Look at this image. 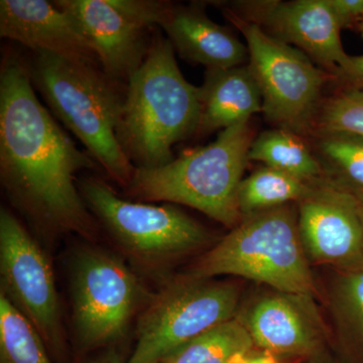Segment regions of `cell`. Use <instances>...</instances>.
Returning a JSON list of instances; mask_svg holds the SVG:
<instances>
[{
  "label": "cell",
  "instance_id": "obj_1",
  "mask_svg": "<svg viewBox=\"0 0 363 363\" xmlns=\"http://www.w3.org/2000/svg\"><path fill=\"white\" fill-rule=\"evenodd\" d=\"M97 169L40 104L28 62L6 52L0 68V179L11 204L44 236L94 240L100 225L76 174Z\"/></svg>",
  "mask_w": 363,
  "mask_h": 363
},
{
  "label": "cell",
  "instance_id": "obj_2",
  "mask_svg": "<svg viewBox=\"0 0 363 363\" xmlns=\"http://www.w3.org/2000/svg\"><path fill=\"white\" fill-rule=\"evenodd\" d=\"M154 28L147 57L126 87L116 138L135 169L161 168L174 161L177 143L195 135L200 87L189 83L173 45Z\"/></svg>",
  "mask_w": 363,
  "mask_h": 363
},
{
  "label": "cell",
  "instance_id": "obj_3",
  "mask_svg": "<svg viewBox=\"0 0 363 363\" xmlns=\"http://www.w3.org/2000/svg\"><path fill=\"white\" fill-rule=\"evenodd\" d=\"M33 88L50 111L84 145L111 181L126 188L135 168L116 138L128 84L100 67L33 52L28 62Z\"/></svg>",
  "mask_w": 363,
  "mask_h": 363
},
{
  "label": "cell",
  "instance_id": "obj_4",
  "mask_svg": "<svg viewBox=\"0 0 363 363\" xmlns=\"http://www.w3.org/2000/svg\"><path fill=\"white\" fill-rule=\"evenodd\" d=\"M255 133L250 121L221 130L204 147L186 150L174 161L152 169H135L124 198L131 201L186 205L234 228L242 220L238 189Z\"/></svg>",
  "mask_w": 363,
  "mask_h": 363
},
{
  "label": "cell",
  "instance_id": "obj_5",
  "mask_svg": "<svg viewBox=\"0 0 363 363\" xmlns=\"http://www.w3.org/2000/svg\"><path fill=\"white\" fill-rule=\"evenodd\" d=\"M293 204L243 217L208 250L189 276H233L272 286L279 293L312 297L316 292Z\"/></svg>",
  "mask_w": 363,
  "mask_h": 363
},
{
  "label": "cell",
  "instance_id": "obj_6",
  "mask_svg": "<svg viewBox=\"0 0 363 363\" xmlns=\"http://www.w3.org/2000/svg\"><path fill=\"white\" fill-rule=\"evenodd\" d=\"M78 189L100 227L143 269H159L212 241L204 226L173 205L125 199L97 176L82 177Z\"/></svg>",
  "mask_w": 363,
  "mask_h": 363
},
{
  "label": "cell",
  "instance_id": "obj_7",
  "mask_svg": "<svg viewBox=\"0 0 363 363\" xmlns=\"http://www.w3.org/2000/svg\"><path fill=\"white\" fill-rule=\"evenodd\" d=\"M222 13L245 37L247 66L259 86L262 113L276 128L307 135L333 76L307 55L267 35L262 28L243 20L226 7Z\"/></svg>",
  "mask_w": 363,
  "mask_h": 363
},
{
  "label": "cell",
  "instance_id": "obj_8",
  "mask_svg": "<svg viewBox=\"0 0 363 363\" xmlns=\"http://www.w3.org/2000/svg\"><path fill=\"white\" fill-rule=\"evenodd\" d=\"M240 289L230 281L188 276L152 297L136 329L128 363H157L184 344L238 315Z\"/></svg>",
  "mask_w": 363,
  "mask_h": 363
},
{
  "label": "cell",
  "instance_id": "obj_9",
  "mask_svg": "<svg viewBox=\"0 0 363 363\" xmlns=\"http://www.w3.org/2000/svg\"><path fill=\"white\" fill-rule=\"evenodd\" d=\"M73 264V323L79 343L95 350L116 342L142 303L140 279L123 260L98 248H82Z\"/></svg>",
  "mask_w": 363,
  "mask_h": 363
},
{
  "label": "cell",
  "instance_id": "obj_10",
  "mask_svg": "<svg viewBox=\"0 0 363 363\" xmlns=\"http://www.w3.org/2000/svg\"><path fill=\"white\" fill-rule=\"evenodd\" d=\"M0 278L4 296L32 323L48 350H64L54 272L44 250L18 217L0 209Z\"/></svg>",
  "mask_w": 363,
  "mask_h": 363
},
{
  "label": "cell",
  "instance_id": "obj_11",
  "mask_svg": "<svg viewBox=\"0 0 363 363\" xmlns=\"http://www.w3.org/2000/svg\"><path fill=\"white\" fill-rule=\"evenodd\" d=\"M54 4L77 23L96 51L102 70L124 84L143 65L152 40L150 30L159 25L166 6L161 0H56Z\"/></svg>",
  "mask_w": 363,
  "mask_h": 363
},
{
  "label": "cell",
  "instance_id": "obj_12",
  "mask_svg": "<svg viewBox=\"0 0 363 363\" xmlns=\"http://www.w3.org/2000/svg\"><path fill=\"white\" fill-rule=\"evenodd\" d=\"M221 6L259 26L274 39L295 45L330 74L348 57L328 0H259L222 2Z\"/></svg>",
  "mask_w": 363,
  "mask_h": 363
},
{
  "label": "cell",
  "instance_id": "obj_13",
  "mask_svg": "<svg viewBox=\"0 0 363 363\" xmlns=\"http://www.w3.org/2000/svg\"><path fill=\"white\" fill-rule=\"evenodd\" d=\"M301 240L310 262L338 269L363 257V218L357 198L322 181L298 203Z\"/></svg>",
  "mask_w": 363,
  "mask_h": 363
},
{
  "label": "cell",
  "instance_id": "obj_14",
  "mask_svg": "<svg viewBox=\"0 0 363 363\" xmlns=\"http://www.w3.org/2000/svg\"><path fill=\"white\" fill-rule=\"evenodd\" d=\"M236 317L247 327L257 350L285 362L308 359L324 348L312 297L276 292L259 298Z\"/></svg>",
  "mask_w": 363,
  "mask_h": 363
},
{
  "label": "cell",
  "instance_id": "obj_15",
  "mask_svg": "<svg viewBox=\"0 0 363 363\" xmlns=\"http://www.w3.org/2000/svg\"><path fill=\"white\" fill-rule=\"evenodd\" d=\"M0 37L20 43L33 52L101 68L96 51L77 23L54 1L1 0Z\"/></svg>",
  "mask_w": 363,
  "mask_h": 363
},
{
  "label": "cell",
  "instance_id": "obj_16",
  "mask_svg": "<svg viewBox=\"0 0 363 363\" xmlns=\"http://www.w3.org/2000/svg\"><path fill=\"white\" fill-rule=\"evenodd\" d=\"M160 28L176 52L191 64L206 69H228L247 65V45L229 30L214 23L200 2L184 6L167 1Z\"/></svg>",
  "mask_w": 363,
  "mask_h": 363
},
{
  "label": "cell",
  "instance_id": "obj_17",
  "mask_svg": "<svg viewBox=\"0 0 363 363\" xmlns=\"http://www.w3.org/2000/svg\"><path fill=\"white\" fill-rule=\"evenodd\" d=\"M200 104L196 136L226 130L262 111V94L247 65L207 69L200 87Z\"/></svg>",
  "mask_w": 363,
  "mask_h": 363
},
{
  "label": "cell",
  "instance_id": "obj_18",
  "mask_svg": "<svg viewBox=\"0 0 363 363\" xmlns=\"http://www.w3.org/2000/svg\"><path fill=\"white\" fill-rule=\"evenodd\" d=\"M250 161L262 162L307 183L324 181L323 169L307 138L293 131L274 128L260 133L250 147Z\"/></svg>",
  "mask_w": 363,
  "mask_h": 363
},
{
  "label": "cell",
  "instance_id": "obj_19",
  "mask_svg": "<svg viewBox=\"0 0 363 363\" xmlns=\"http://www.w3.org/2000/svg\"><path fill=\"white\" fill-rule=\"evenodd\" d=\"M245 324L234 317L167 355L164 363H236L257 350Z\"/></svg>",
  "mask_w": 363,
  "mask_h": 363
},
{
  "label": "cell",
  "instance_id": "obj_20",
  "mask_svg": "<svg viewBox=\"0 0 363 363\" xmlns=\"http://www.w3.org/2000/svg\"><path fill=\"white\" fill-rule=\"evenodd\" d=\"M321 164L324 180L363 197V138L347 133H329L306 138Z\"/></svg>",
  "mask_w": 363,
  "mask_h": 363
},
{
  "label": "cell",
  "instance_id": "obj_21",
  "mask_svg": "<svg viewBox=\"0 0 363 363\" xmlns=\"http://www.w3.org/2000/svg\"><path fill=\"white\" fill-rule=\"evenodd\" d=\"M315 185L264 166L243 179L238 189V204L241 216H248L284 205L302 201Z\"/></svg>",
  "mask_w": 363,
  "mask_h": 363
},
{
  "label": "cell",
  "instance_id": "obj_22",
  "mask_svg": "<svg viewBox=\"0 0 363 363\" xmlns=\"http://www.w3.org/2000/svg\"><path fill=\"white\" fill-rule=\"evenodd\" d=\"M0 363H52L32 323L0 294Z\"/></svg>",
  "mask_w": 363,
  "mask_h": 363
},
{
  "label": "cell",
  "instance_id": "obj_23",
  "mask_svg": "<svg viewBox=\"0 0 363 363\" xmlns=\"http://www.w3.org/2000/svg\"><path fill=\"white\" fill-rule=\"evenodd\" d=\"M329 133L363 138V90L337 89L322 99L305 138Z\"/></svg>",
  "mask_w": 363,
  "mask_h": 363
},
{
  "label": "cell",
  "instance_id": "obj_24",
  "mask_svg": "<svg viewBox=\"0 0 363 363\" xmlns=\"http://www.w3.org/2000/svg\"><path fill=\"white\" fill-rule=\"evenodd\" d=\"M338 271L332 293L334 310L346 331L363 345V257Z\"/></svg>",
  "mask_w": 363,
  "mask_h": 363
},
{
  "label": "cell",
  "instance_id": "obj_25",
  "mask_svg": "<svg viewBox=\"0 0 363 363\" xmlns=\"http://www.w3.org/2000/svg\"><path fill=\"white\" fill-rule=\"evenodd\" d=\"M337 89L363 90V55L350 56L331 74Z\"/></svg>",
  "mask_w": 363,
  "mask_h": 363
},
{
  "label": "cell",
  "instance_id": "obj_26",
  "mask_svg": "<svg viewBox=\"0 0 363 363\" xmlns=\"http://www.w3.org/2000/svg\"><path fill=\"white\" fill-rule=\"evenodd\" d=\"M341 30H354L359 26L363 16V0H328Z\"/></svg>",
  "mask_w": 363,
  "mask_h": 363
},
{
  "label": "cell",
  "instance_id": "obj_27",
  "mask_svg": "<svg viewBox=\"0 0 363 363\" xmlns=\"http://www.w3.org/2000/svg\"><path fill=\"white\" fill-rule=\"evenodd\" d=\"M236 363H285V360L279 359L264 351L257 350L252 354Z\"/></svg>",
  "mask_w": 363,
  "mask_h": 363
},
{
  "label": "cell",
  "instance_id": "obj_28",
  "mask_svg": "<svg viewBox=\"0 0 363 363\" xmlns=\"http://www.w3.org/2000/svg\"><path fill=\"white\" fill-rule=\"evenodd\" d=\"M306 363H340L324 348L305 360Z\"/></svg>",
  "mask_w": 363,
  "mask_h": 363
},
{
  "label": "cell",
  "instance_id": "obj_29",
  "mask_svg": "<svg viewBox=\"0 0 363 363\" xmlns=\"http://www.w3.org/2000/svg\"><path fill=\"white\" fill-rule=\"evenodd\" d=\"M97 363H128V362H123L121 360H119L118 358L116 357H108L106 358V359L102 360V362H97Z\"/></svg>",
  "mask_w": 363,
  "mask_h": 363
},
{
  "label": "cell",
  "instance_id": "obj_30",
  "mask_svg": "<svg viewBox=\"0 0 363 363\" xmlns=\"http://www.w3.org/2000/svg\"><path fill=\"white\" fill-rule=\"evenodd\" d=\"M358 200V203H359L360 211H362V218H363V197H357Z\"/></svg>",
  "mask_w": 363,
  "mask_h": 363
},
{
  "label": "cell",
  "instance_id": "obj_31",
  "mask_svg": "<svg viewBox=\"0 0 363 363\" xmlns=\"http://www.w3.org/2000/svg\"><path fill=\"white\" fill-rule=\"evenodd\" d=\"M358 32L360 33V35H362V39H363V16H362V20L360 21L359 26H358Z\"/></svg>",
  "mask_w": 363,
  "mask_h": 363
},
{
  "label": "cell",
  "instance_id": "obj_32",
  "mask_svg": "<svg viewBox=\"0 0 363 363\" xmlns=\"http://www.w3.org/2000/svg\"><path fill=\"white\" fill-rule=\"evenodd\" d=\"M157 363H164V362H157Z\"/></svg>",
  "mask_w": 363,
  "mask_h": 363
}]
</instances>
